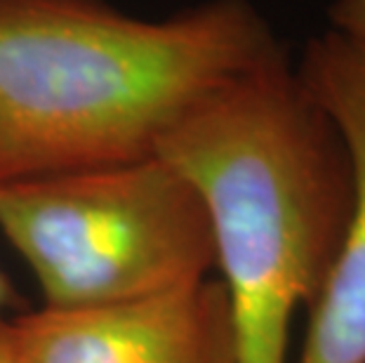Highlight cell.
I'll use <instances>...</instances> for the list:
<instances>
[{
	"label": "cell",
	"mask_w": 365,
	"mask_h": 363,
	"mask_svg": "<svg viewBox=\"0 0 365 363\" xmlns=\"http://www.w3.org/2000/svg\"><path fill=\"white\" fill-rule=\"evenodd\" d=\"M281 43L247 0L142 19L104 0H0V187L153 156Z\"/></svg>",
	"instance_id": "cell-1"
},
{
	"label": "cell",
	"mask_w": 365,
	"mask_h": 363,
	"mask_svg": "<svg viewBox=\"0 0 365 363\" xmlns=\"http://www.w3.org/2000/svg\"><path fill=\"white\" fill-rule=\"evenodd\" d=\"M156 153L203 203L238 363H287L294 314L337 260L354 182L335 123L285 50L222 83Z\"/></svg>",
	"instance_id": "cell-2"
},
{
	"label": "cell",
	"mask_w": 365,
	"mask_h": 363,
	"mask_svg": "<svg viewBox=\"0 0 365 363\" xmlns=\"http://www.w3.org/2000/svg\"><path fill=\"white\" fill-rule=\"evenodd\" d=\"M0 234L52 309L132 302L215 269L205 208L158 153L3 184Z\"/></svg>",
	"instance_id": "cell-3"
},
{
	"label": "cell",
	"mask_w": 365,
	"mask_h": 363,
	"mask_svg": "<svg viewBox=\"0 0 365 363\" xmlns=\"http://www.w3.org/2000/svg\"><path fill=\"white\" fill-rule=\"evenodd\" d=\"M17 363H238L220 279L120 305L41 307L7 319Z\"/></svg>",
	"instance_id": "cell-4"
},
{
	"label": "cell",
	"mask_w": 365,
	"mask_h": 363,
	"mask_svg": "<svg viewBox=\"0 0 365 363\" xmlns=\"http://www.w3.org/2000/svg\"><path fill=\"white\" fill-rule=\"evenodd\" d=\"M297 76L335 123L354 182L344 238L309 307L297 363H365V45L328 29L307 43Z\"/></svg>",
	"instance_id": "cell-5"
},
{
	"label": "cell",
	"mask_w": 365,
	"mask_h": 363,
	"mask_svg": "<svg viewBox=\"0 0 365 363\" xmlns=\"http://www.w3.org/2000/svg\"><path fill=\"white\" fill-rule=\"evenodd\" d=\"M330 29L365 45V0H335L330 5Z\"/></svg>",
	"instance_id": "cell-6"
},
{
	"label": "cell",
	"mask_w": 365,
	"mask_h": 363,
	"mask_svg": "<svg viewBox=\"0 0 365 363\" xmlns=\"http://www.w3.org/2000/svg\"><path fill=\"white\" fill-rule=\"evenodd\" d=\"M14 302H17V295H14V290H12L10 281H7V276L0 272V319H5V312Z\"/></svg>",
	"instance_id": "cell-7"
},
{
	"label": "cell",
	"mask_w": 365,
	"mask_h": 363,
	"mask_svg": "<svg viewBox=\"0 0 365 363\" xmlns=\"http://www.w3.org/2000/svg\"><path fill=\"white\" fill-rule=\"evenodd\" d=\"M0 363H17L12 354V344H10V333H7V316L0 319Z\"/></svg>",
	"instance_id": "cell-8"
}]
</instances>
